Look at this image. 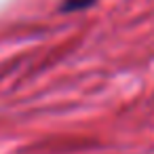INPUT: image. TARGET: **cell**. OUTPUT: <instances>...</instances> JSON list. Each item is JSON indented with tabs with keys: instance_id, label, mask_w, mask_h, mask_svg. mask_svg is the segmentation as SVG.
Instances as JSON below:
<instances>
[{
	"instance_id": "cell-1",
	"label": "cell",
	"mask_w": 154,
	"mask_h": 154,
	"mask_svg": "<svg viewBox=\"0 0 154 154\" xmlns=\"http://www.w3.org/2000/svg\"><path fill=\"white\" fill-rule=\"evenodd\" d=\"M97 0H63L59 5V13H76V11H85L89 7H93Z\"/></svg>"
}]
</instances>
